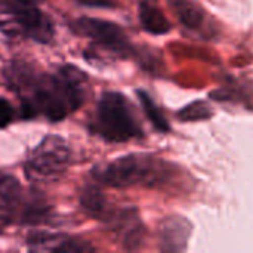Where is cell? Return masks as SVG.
<instances>
[{"instance_id": "9c48e42d", "label": "cell", "mask_w": 253, "mask_h": 253, "mask_svg": "<svg viewBox=\"0 0 253 253\" xmlns=\"http://www.w3.org/2000/svg\"><path fill=\"white\" fill-rule=\"evenodd\" d=\"M184 27L193 31L206 30V12L193 0H168Z\"/></svg>"}, {"instance_id": "30bf717a", "label": "cell", "mask_w": 253, "mask_h": 253, "mask_svg": "<svg viewBox=\"0 0 253 253\" xmlns=\"http://www.w3.org/2000/svg\"><path fill=\"white\" fill-rule=\"evenodd\" d=\"M116 230L120 233L123 245L129 251H135L142 243V225L133 211H125L116 216Z\"/></svg>"}, {"instance_id": "5bb4252c", "label": "cell", "mask_w": 253, "mask_h": 253, "mask_svg": "<svg viewBox=\"0 0 253 253\" xmlns=\"http://www.w3.org/2000/svg\"><path fill=\"white\" fill-rule=\"evenodd\" d=\"M211 116V108L208 107V104L199 101L191 104L190 107L181 110L179 113V119L182 120H200V119H206Z\"/></svg>"}, {"instance_id": "3957f363", "label": "cell", "mask_w": 253, "mask_h": 253, "mask_svg": "<svg viewBox=\"0 0 253 253\" xmlns=\"http://www.w3.org/2000/svg\"><path fill=\"white\" fill-rule=\"evenodd\" d=\"M166 173L163 162L148 154H127L93 170V176L99 182L114 188L153 185Z\"/></svg>"}, {"instance_id": "8992f818", "label": "cell", "mask_w": 253, "mask_h": 253, "mask_svg": "<svg viewBox=\"0 0 253 253\" xmlns=\"http://www.w3.org/2000/svg\"><path fill=\"white\" fill-rule=\"evenodd\" d=\"M71 30L82 37L90 39L98 49L108 53L123 56L130 50L125 31L114 22L96 18H79L71 22Z\"/></svg>"}, {"instance_id": "8fae6325", "label": "cell", "mask_w": 253, "mask_h": 253, "mask_svg": "<svg viewBox=\"0 0 253 253\" xmlns=\"http://www.w3.org/2000/svg\"><path fill=\"white\" fill-rule=\"evenodd\" d=\"M139 21L145 31L151 34H166L170 31V22L165 13L151 0H142L139 4Z\"/></svg>"}, {"instance_id": "2e32d148", "label": "cell", "mask_w": 253, "mask_h": 253, "mask_svg": "<svg viewBox=\"0 0 253 253\" xmlns=\"http://www.w3.org/2000/svg\"><path fill=\"white\" fill-rule=\"evenodd\" d=\"M77 3L89 7H102V9H113L119 6V0H76Z\"/></svg>"}, {"instance_id": "6da1fadb", "label": "cell", "mask_w": 253, "mask_h": 253, "mask_svg": "<svg viewBox=\"0 0 253 253\" xmlns=\"http://www.w3.org/2000/svg\"><path fill=\"white\" fill-rule=\"evenodd\" d=\"M87 93V77L74 65H64L55 74H37L21 95L24 119L39 114L52 122L64 120L83 105Z\"/></svg>"}, {"instance_id": "277c9868", "label": "cell", "mask_w": 253, "mask_h": 253, "mask_svg": "<svg viewBox=\"0 0 253 253\" xmlns=\"http://www.w3.org/2000/svg\"><path fill=\"white\" fill-rule=\"evenodd\" d=\"M93 130L110 142H126L142 136V129L127 98L119 92H105L96 107Z\"/></svg>"}, {"instance_id": "7a4b0ae2", "label": "cell", "mask_w": 253, "mask_h": 253, "mask_svg": "<svg viewBox=\"0 0 253 253\" xmlns=\"http://www.w3.org/2000/svg\"><path fill=\"white\" fill-rule=\"evenodd\" d=\"M39 3L40 0H0V31L10 37L49 43L55 34L53 24Z\"/></svg>"}, {"instance_id": "4fadbf2b", "label": "cell", "mask_w": 253, "mask_h": 253, "mask_svg": "<svg viewBox=\"0 0 253 253\" xmlns=\"http://www.w3.org/2000/svg\"><path fill=\"white\" fill-rule=\"evenodd\" d=\"M138 96H139L141 104H142V107H144V111H145L148 120L153 123V126H154L157 130H160V132H169L170 127H169V125H168L165 116L160 113V110H159L157 105L153 102V99L150 98V95L145 93V92H142V90H138Z\"/></svg>"}, {"instance_id": "9a60e30c", "label": "cell", "mask_w": 253, "mask_h": 253, "mask_svg": "<svg viewBox=\"0 0 253 253\" xmlns=\"http://www.w3.org/2000/svg\"><path fill=\"white\" fill-rule=\"evenodd\" d=\"M13 117H15V111L10 102L6 101L4 98H0V129L9 126Z\"/></svg>"}, {"instance_id": "5b68a950", "label": "cell", "mask_w": 253, "mask_h": 253, "mask_svg": "<svg viewBox=\"0 0 253 253\" xmlns=\"http://www.w3.org/2000/svg\"><path fill=\"white\" fill-rule=\"evenodd\" d=\"M70 147L58 135L46 136L28 156L25 162V175L34 182L58 181L70 165Z\"/></svg>"}, {"instance_id": "ba28073f", "label": "cell", "mask_w": 253, "mask_h": 253, "mask_svg": "<svg viewBox=\"0 0 253 253\" xmlns=\"http://www.w3.org/2000/svg\"><path fill=\"white\" fill-rule=\"evenodd\" d=\"M191 233L190 224L179 216L168 218L160 227V248L165 252H181L187 249Z\"/></svg>"}, {"instance_id": "52a82bcc", "label": "cell", "mask_w": 253, "mask_h": 253, "mask_svg": "<svg viewBox=\"0 0 253 253\" xmlns=\"http://www.w3.org/2000/svg\"><path fill=\"white\" fill-rule=\"evenodd\" d=\"M24 191L19 181L9 175H0V230L21 218L24 208Z\"/></svg>"}, {"instance_id": "7c38bea8", "label": "cell", "mask_w": 253, "mask_h": 253, "mask_svg": "<svg viewBox=\"0 0 253 253\" xmlns=\"http://www.w3.org/2000/svg\"><path fill=\"white\" fill-rule=\"evenodd\" d=\"M80 205L84 212L93 218H104L107 213V202L96 187H87L80 196Z\"/></svg>"}]
</instances>
